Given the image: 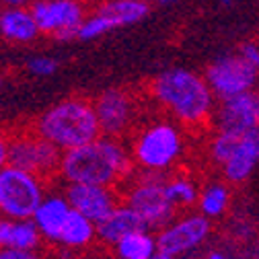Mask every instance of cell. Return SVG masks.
I'll return each mask as SVG.
<instances>
[{
  "mask_svg": "<svg viewBox=\"0 0 259 259\" xmlns=\"http://www.w3.org/2000/svg\"><path fill=\"white\" fill-rule=\"evenodd\" d=\"M134 171V160L127 156L121 140L99 136L97 140L62 152L58 177L66 185H101L119 189Z\"/></svg>",
  "mask_w": 259,
  "mask_h": 259,
  "instance_id": "6da1fadb",
  "label": "cell"
},
{
  "mask_svg": "<svg viewBox=\"0 0 259 259\" xmlns=\"http://www.w3.org/2000/svg\"><path fill=\"white\" fill-rule=\"evenodd\" d=\"M150 93L160 107L187 127L208 125L212 117L214 95L204 76L191 70L173 68L160 72L150 82Z\"/></svg>",
  "mask_w": 259,
  "mask_h": 259,
  "instance_id": "7a4b0ae2",
  "label": "cell"
},
{
  "mask_svg": "<svg viewBox=\"0 0 259 259\" xmlns=\"http://www.w3.org/2000/svg\"><path fill=\"white\" fill-rule=\"evenodd\" d=\"M27 127L60 152L84 146L101 136L93 103L84 97H68L48 107Z\"/></svg>",
  "mask_w": 259,
  "mask_h": 259,
  "instance_id": "3957f363",
  "label": "cell"
},
{
  "mask_svg": "<svg viewBox=\"0 0 259 259\" xmlns=\"http://www.w3.org/2000/svg\"><path fill=\"white\" fill-rule=\"evenodd\" d=\"M183 152L181 132L167 121L152 123L140 130L132 144L136 165L148 173H160L169 169Z\"/></svg>",
  "mask_w": 259,
  "mask_h": 259,
  "instance_id": "277c9868",
  "label": "cell"
},
{
  "mask_svg": "<svg viewBox=\"0 0 259 259\" xmlns=\"http://www.w3.org/2000/svg\"><path fill=\"white\" fill-rule=\"evenodd\" d=\"M46 196V181L15 167L0 171V216L11 220H31Z\"/></svg>",
  "mask_w": 259,
  "mask_h": 259,
  "instance_id": "5b68a950",
  "label": "cell"
},
{
  "mask_svg": "<svg viewBox=\"0 0 259 259\" xmlns=\"http://www.w3.org/2000/svg\"><path fill=\"white\" fill-rule=\"evenodd\" d=\"M62 152L29 127L9 136V167L33 173L46 183L58 177Z\"/></svg>",
  "mask_w": 259,
  "mask_h": 259,
  "instance_id": "8992f818",
  "label": "cell"
},
{
  "mask_svg": "<svg viewBox=\"0 0 259 259\" xmlns=\"http://www.w3.org/2000/svg\"><path fill=\"white\" fill-rule=\"evenodd\" d=\"M119 196L123 200V206L136 212L148 229H160L175 214V208L167 200L165 183L156 173L142 175L138 181L127 187V191H121Z\"/></svg>",
  "mask_w": 259,
  "mask_h": 259,
  "instance_id": "52a82bcc",
  "label": "cell"
},
{
  "mask_svg": "<svg viewBox=\"0 0 259 259\" xmlns=\"http://www.w3.org/2000/svg\"><path fill=\"white\" fill-rule=\"evenodd\" d=\"M29 13L39 33L52 35L60 41L76 39V31L87 17L84 5L72 0H33L29 5Z\"/></svg>",
  "mask_w": 259,
  "mask_h": 259,
  "instance_id": "ba28073f",
  "label": "cell"
},
{
  "mask_svg": "<svg viewBox=\"0 0 259 259\" xmlns=\"http://www.w3.org/2000/svg\"><path fill=\"white\" fill-rule=\"evenodd\" d=\"M91 103L99 121L101 136L121 140L125 132H130L136 117V101L125 89H107Z\"/></svg>",
  "mask_w": 259,
  "mask_h": 259,
  "instance_id": "9c48e42d",
  "label": "cell"
},
{
  "mask_svg": "<svg viewBox=\"0 0 259 259\" xmlns=\"http://www.w3.org/2000/svg\"><path fill=\"white\" fill-rule=\"evenodd\" d=\"M257 74L259 72L239 56H226L210 64L204 72V80L214 97L229 99V97L251 91L257 82Z\"/></svg>",
  "mask_w": 259,
  "mask_h": 259,
  "instance_id": "30bf717a",
  "label": "cell"
},
{
  "mask_svg": "<svg viewBox=\"0 0 259 259\" xmlns=\"http://www.w3.org/2000/svg\"><path fill=\"white\" fill-rule=\"evenodd\" d=\"M64 198L68 206L91 220L95 226L103 222L111 212L121 206V196L115 187H101V185H66L64 189Z\"/></svg>",
  "mask_w": 259,
  "mask_h": 259,
  "instance_id": "8fae6325",
  "label": "cell"
},
{
  "mask_svg": "<svg viewBox=\"0 0 259 259\" xmlns=\"http://www.w3.org/2000/svg\"><path fill=\"white\" fill-rule=\"evenodd\" d=\"M218 132L224 134H245L259 127V95L247 91L229 99H222L216 111Z\"/></svg>",
  "mask_w": 259,
  "mask_h": 259,
  "instance_id": "7c38bea8",
  "label": "cell"
},
{
  "mask_svg": "<svg viewBox=\"0 0 259 259\" xmlns=\"http://www.w3.org/2000/svg\"><path fill=\"white\" fill-rule=\"evenodd\" d=\"M210 233V222L204 216H187L181 222L169 226L156 239L158 251L167 255H179L193 247H198Z\"/></svg>",
  "mask_w": 259,
  "mask_h": 259,
  "instance_id": "4fadbf2b",
  "label": "cell"
},
{
  "mask_svg": "<svg viewBox=\"0 0 259 259\" xmlns=\"http://www.w3.org/2000/svg\"><path fill=\"white\" fill-rule=\"evenodd\" d=\"M68 214H70V206H68L66 198H64V193L62 191H50V193L46 191L44 200L39 202L33 216H31V222L35 224L41 241L56 245Z\"/></svg>",
  "mask_w": 259,
  "mask_h": 259,
  "instance_id": "5bb4252c",
  "label": "cell"
},
{
  "mask_svg": "<svg viewBox=\"0 0 259 259\" xmlns=\"http://www.w3.org/2000/svg\"><path fill=\"white\" fill-rule=\"evenodd\" d=\"M257 160H259V127L241 134L235 152L222 165L224 177L229 181H233V183L245 181L251 175L253 167L257 165Z\"/></svg>",
  "mask_w": 259,
  "mask_h": 259,
  "instance_id": "9a60e30c",
  "label": "cell"
},
{
  "mask_svg": "<svg viewBox=\"0 0 259 259\" xmlns=\"http://www.w3.org/2000/svg\"><path fill=\"white\" fill-rule=\"evenodd\" d=\"M148 226L140 220L136 212H132L127 206H117L111 216H107L103 222L95 226V235L103 245H115L121 237L130 233H146Z\"/></svg>",
  "mask_w": 259,
  "mask_h": 259,
  "instance_id": "2e32d148",
  "label": "cell"
},
{
  "mask_svg": "<svg viewBox=\"0 0 259 259\" xmlns=\"http://www.w3.org/2000/svg\"><path fill=\"white\" fill-rule=\"evenodd\" d=\"M39 29L27 9H0V37L9 44H33Z\"/></svg>",
  "mask_w": 259,
  "mask_h": 259,
  "instance_id": "e0dca14e",
  "label": "cell"
},
{
  "mask_svg": "<svg viewBox=\"0 0 259 259\" xmlns=\"http://www.w3.org/2000/svg\"><path fill=\"white\" fill-rule=\"evenodd\" d=\"M41 237L31 220H11L0 216V249L39 251Z\"/></svg>",
  "mask_w": 259,
  "mask_h": 259,
  "instance_id": "ac0fdd59",
  "label": "cell"
},
{
  "mask_svg": "<svg viewBox=\"0 0 259 259\" xmlns=\"http://www.w3.org/2000/svg\"><path fill=\"white\" fill-rule=\"evenodd\" d=\"M95 239H97L95 224L70 208V214L62 226L56 245L68 249V251H80V249H87Z\"/></svg>",
  "mask_w": 259,
  "mask_h": 259,
  "instance_id": "d6986e66",
  "label": "cell"
},
{
  "mask_svg": "<svg viewBox=\"0 0 259 259\" xmlns=\"http://www.w3.org/2000/svg\"><path fill=\"white\" fill-rule=\"evenodd\" d=\"M148 5L138 3V0H103L95 13L107 17L113 23V27H123L142 21L148 15Z\"/></svg>",
  "mask_w": 259,
  "mask_h": 259,
  "instance_id": "ffe728a7",
  "label": "cell"
},
{
  "mask_svg": "<svg viewBox=\"0 0 259 259\" xmlns=\"http://www.w3.org/2000/svg\"><path fill=\"white\" fill-rule=\"evenodd\" d=\"M115 251L121 259H150L154 253V239L146 233H130L115 243Z\"/></svg>",
  "mask_w": 259,
  "mask_h": 259,
  "instance_id": "44dd1931",
  "label": "cell"
},
{
  "mask_svg": "<svg viewBox=\"0 0 259 259\" xmlns=\"http://www.w3.org/2000/svg\"><path fill=\"white\" fill-rule=\"evenodd\" d=\"M165 193H167V200L171 202V206L175 210L189 208L198 202L196 185H193L191 179H185V177H175L169 183H165Z\"/></svg>",
  "mask_w": 259,
  "mask_h": 259,
  "instance_id": "7402d4cb",
  "label": "cell"
},
{
  "mask_svg": "<svg viewBox=\"0 0 259 259\" xmlns=\"http://www.w3.org/2000/svg\"><path fill=\"white\" fill-rule=\"evenodd\" d=\"M229 200H231L229 189H226L224 185H220V183L208 185L202 191V196L198 198L204 216H220L226 210V206H229Z\"/></svg>",
  "mask_w": 259,
  "mask_h": 259,
  "instance_id": "603a6c76",
  "label": "cell"
},
{
  "mask_svg": "<svg viewBox=\"0 0 259 259\" xmlns=\"http://www.w3.org/2000/svg\"><path fill=\"white\" fill-rule=\"evenodd\" d=\"M111 29H115V27H113V23H111L107 17H103V15H99V13H91V15H87L84 21L80 23V27H78V31H76V39L89 41V39H95V37L105 35L107 31H111Z\"/></svg>",
  "mask_w": 259,
  "mask_h": 259,
  "instance_id": "cb8c5ba5",
  "label": "cell"
},
{
  "mask_svg": "<svg viewBox=\"0 0 259 259\" xmlns=\"http://www.w3.org/2000/svg\"><path fill=\"white\" fill-rule=\"evenodd\" d=\"M239 138L241 136H237V134H224V132H218L214 136V140L210 144V154L216 163L224 165L226 160L231 158V154L235 152V148L239 144Z\"/></svg>",
  "mask_w": 259,
  "mask_h": 259,
  "instance_id": "d4e9b609",
  "label": "cell"
},
{
  "mask_svg": "<svg viewBox=\"0 0 259 259\" xmlns=\"http://www.w3.org/2000/svg\"><path fill=\"white\" fill-rule=\"evenodd\" d=\"M27 70L35 76H52L58 70V62L50 56H33L27 60Z\"/></svg>",
  "mask_w": 259,
  "mask_h": 259,
  "instance_id": "484cf974",
  "label": "cell"
},
{
  "mask_svg": "<svg viewBox=\"0 0 259 259\" xmlns=\"http://www.w3.org/2000/svg\"><path fill=\"white\" fill-rule=\"evenodd\" d=\"M239 58L245 60L251 68H255L259 72V44L255 41H247L239 48Z\"/></svg>",
  "mask_w": 259,
  "mask_h": 259,
  "instance_id": "4316f807",
  "label": "cell"
},
{
  "mask_svg": "<svg viewBox=\"0 0 259 259\" xmlns=\"http://www.w3.org/2000/svg\"><path fill=\"white\" fill-rule=\"evenodd\" d=\"M0 259H44L39 251H15V249H0Z\"/></svg>",
  "mask_w": 259,
  "mask_h": 259,
  "instance_id": "83f0119b",
  "label": "cell"
},
{
  "mask_svg": "<svg viewBox=\"0 0 259 259\" xmlns=\"http://www.w3.org/2000/svg\"><path fill=\"white\" fill-rule=\"evenodd\" d=\"M9 167V136L0 132V171Z\"/></svg>",
  "mask_w": 259,
  "mask_h": 259,
  "instance_id": "f1b7e54d",
  "label": "cell"
},
{
  "mask_svg": "<svg viewBox=\"0 0 259 259\" xmlns=\"http://www.w3.org/2000/svg\"><path fill=\"white\" fill-rule=\"evenodd\" d=\"M33 0H0L3 9H27Z\"/></svg>",
  "mask_w": 259,
  "mask_h": 259,
  "instance_id": "f546056e",
  "label": "cell"
},
{
  "mask_svg": "<svg viewBox=\"0 0 259 259\" xmlns=\"http://www.w3.org/2000/svg\"><path fill=\"white\" fill-rule=\"evenodd\" d=\"M150 259H173V257L167 255V253H163V251H154V253L150 255Z\"/></svg>",
  "mask_w": 259,
  "mask_h": 259,
  "instance_id": "4dcf8cb0",
  "label": "cell"
},
{
  "mask_svg": "<svg viewBox=\"0 0 259 259\" xmlns=\"http://www.w3.org/2000/svg\"><path fill=\"white\" fill-rule=\"evenodd\" d=\"M208 259H226V257H222L220 253H210V257Z\"/></svg>",
  "mask_w": 259,
  "mask_h": 259,
  "instance_id": "1f68e13d",
  "label": "cell"
},
{
  "mask_svg": "<svg viewBox=\"0 0 259 259\" xmlns=\"http://www.w3.org/2000/svg\"><path fill=\"white\" fill-rule=\"evenodd\" d=\"M156 3H160V5H169V3H173V0H156Z\"/></svg>",
  "mask_w": 259,
  "mask_h": 259,
  "instance_id": "d6a6232c",
  "label": "cell"
},
{
  "mask_svg": "<svg viewBox=\"0 0 259 259\" xmlns=\"http://www.w3.org/2000/svg\"><path fill=\"white\" fill-rule=\"evenodd\" d=\"M72 3H78V5H84V3H91V0H72Z\"/></svg>",
  "mask_w": 259,
  "mask_h": 259,
  "instance_id": "836d02e7",
  "label": "cell"
},
{
  "mask_svg": "<svg viewBox=\"0 0 259 259\" xmlns=\"http://www.w3.org/2000/svg\"><path fill=\"white\" fill-rule=\"evenodd\" d=\"M220 3H222V5H231V3H233V0H220Z\"/></svg>",
  "mask_w": 259,
  "mask_h": 259,
  "instance_id": "e575fe53",
  "label": "cell"
},
{
  "mask_svg": "<svg viewBox=\"0 0 259 259\" xmlns=\"http://www.w3.org/2000/svg\"><path fill=\"white\" fill-rule=\"evenodd\" d=\"M0 87H3V74H0Z\"/></svg>",
  "mask_w": 259,
  "mask_h": 259,
  "instance_id": "d590c367",
  "label": "cell"
},
{
  "mask_svg": "<svg viewBox=\"0 0 259 259\" xmlns=\"http://www.w3.org/2000/svg\"><path fill=\"white\" fill-rule=\"evenodd\" d=\"M138 3H146V5H148V0H138Z\"/></svg>",
  "mask_w": 259,
  "mask_h": 259,
  "instance_id": "8d00e7d4",
  "label": "cell"
},
{
  "mask_svg": "<svg viewBox=\"0 0 259 259\" xmlns=\"http://www.w3.org/2000/svg\"><path fill=\"white\" fill-rule=\"evenodd\" d=\"M0 9H3V7H0Z\"/></svg>",
  "mask_w": 259,
  "mask_h": 259,
  "instance_id": "74e56055",
  "label": "cell"
}]
</instances>
